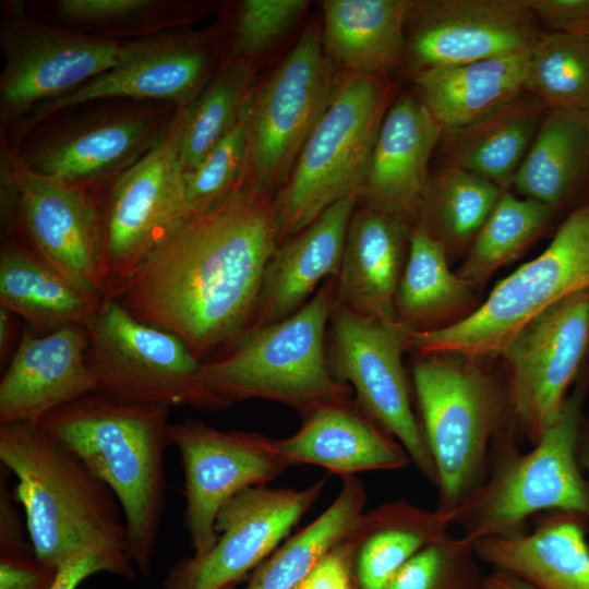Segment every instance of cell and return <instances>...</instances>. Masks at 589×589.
Returning a JSON list of instances; mask_svg holds the SVG:
<instances>
[{"instance_id":"1","label":"cell","mask_w":589,"mask_h":589,"mask_svg":"<svg viewBox=\"0 0 589 589\" xmlns=\"http://www.w3.org/2000/svg\"><path fill=\"white\" fill-rule=\"evenodd\" d=\"M275 192L247 181L175 226L106 297L178 336L203 362L250 327L279 244Z\"/></svg>"},{"instance_id":"2","label":"cell","mask_w":589,"mask_h":589,"mask_svg":"<svg viewBox=\"0 0 589 589\" xmlns=\"http://www.w3.org/2000/svg\"><path fill=\"white\" fill-rule=\"evenodd\" d=\"M170 409L94 392L56 408L36 423L113 492L123 515L128 555L145 576L151 572L166 505Z\"/></svg>"},{"instance_id":"3","label":"cell","mask_w":589,"mask_h":589,"mask_svg":"<svg viewBox=\"0 0 589 589\" xmlns=\"http://www.w3.org/2000/svg\"><path fill=\"white\" fill-rule=\"evenodd\" d=\"M0 460L17 480L12 494L43 564L58 572L87 552L129 556L113 492L36 423L0 424Z\"/></svg>"},{"instance_id":"4","label":"cell","mask_w":589,"mask_h":589,"mask_svg":"<svg viewBox=\"0 0 589 589\" xmlns=\"http://www.w3.org/2000/svg\"><path fill=\"white\" fill-rule=\"evenodd\" d=\"M411 385L431 455L437 509L456 510L485 481L494 444L516 426L495 360L413 353Z\"/></svg>"},{"instance_id":"5","label":"cell","mask_w":589,"mask_h":589,"mask_svg":"<svg viewBox=\"0 0 589 589\" xmlns=\"http://www.w3.org/2000/svg\"><path fill=\"white\" fill-rule=\"evenodd\" d=\"M334 278L325 280L296 313L276 323L249 327L201 362V383L226 407L250 399L286 405L300 414L352 397L336 378L327 356Z\"/></svg>"},{"instance_id":"6","label":"cell","mask_w":589,"mask_h":589,"mask_svg":"<svg viewBox=\"0 0 589 589\" xmlns=\"http://www.w3.org/2000/svg\"><path fill=\"white\" fill-rule=\"evenodd\" d=\"M589 369L577 376L555 421L527 453L518 444L490 459L483 484L455 512L457 526L472 541L527 531V521L545 512H568L589 520V481L577 458Z\"/></svg>"},{"instance_id":"7","label":"cell","mask_w":589,"mask_h":589,"mask_svg":"<svg viewBox=\"0 0 589 589\" xmlns=\"http://www.w3.org/2000/svg\"><path fill=\"white\" fill-rule=\"evenodd\" d=\"M396 95L385 74L346 73L275 194L279 243L299 233L327 208L361 192L382 122Z\"/></svg>"},{"instance_id":"8","label":"cell","mask_w":589,"mask_h":589,"mask_svg":"<svg viewBox=\"0 0 589 589\" xmlns=\"http://www.w3.org/2000/svg\"><path fill=\"white\" fill-rule=\"evenodd\" d=\"M585 290H589V201L569 212L544 251L501 280L469 316L437 330L406 329L408 351L496 360L531 320Z\"/></svg>"},{"instance_id":"9","label":"cell","mask_w":589,"mask_h":589,"mask_svg":"<svg viewBox=\"0 0 589 589\" xmlns=\"http://www.w3.org/2000/svg\"><path fill=\"white\" fill-rule=\"evenodd\" d=\"M84 327L97 393L170 408H227L201 383V362L178 336L136 320L113 299L105 296Z\"/></svg>"},{"instance_id":"10","label":"cell","mask_w":589,"mask_h":589,"mask_svg":"<svg viewBox=\"0 0 589 589\" xmlns=\"http://www.w3.org/2000/svg\"><path fill=\"white\" fill-rule=\"evenodd\" d=\"M408 351L406 328L357 313L333 299L327 356L338 381L407 450L420 473L435 485L434 465L411 405L402 362Z\"/></svg>"},{"instance_id":"11","label":"cell","mask_w":589,"mask_h":589,"mask_svg":"<svg viewBox=\"0 0 589 589\" xmlns=\"http://www.w3.org/2000/svg\"><path fill=\"white\" fill-rule=\"evenodd\" d=\"M335 85L322 28L310 24L252 97L244 181L275 193L284 185L327 109Z\"/></svg>"},{"instance_id":"12","label":"cell","mask_w":589,"mask_h":589,"mask_svg":"<svg viewBox=\"0 0 589 589\" xmlns=\"http://www.w3.org/2000/svg\"><path fill=\"white\" fill-rule=\"evenodd\" d=\"M589 354V290L553 304L501 351L520 440L534 445L557 418Z\"/></svg>"},{"instance_id":"13","label":"cell","mask_w":589,"mask_h":589,"mask_svg":"<svg viewBox=\"0 0 589 589\" xmlns=\"http://www.w3.org/2000/svg\"><path fill=\"white\" fill-rule=\"evenodd\" d=\"M167 442L181 458L183 522L194 556L205 554L217 541L216 518L227 502L247 489L266 485L289 468L272 437L220 430L201 420L169 423Z\"/></svg>"},{"instance_id":"14","label":"cell","mask_w":589,"mask_h":589,"mask_svg":"<svg viewBox=\"0 0 589 589\" xmlns=\"http://www.w3.org/2000/svg\"><path fill=\"white\" fill-rule=\"evenodd\" d=\"M185 216L184 168L172 125L112 187L100 220L105 294L123 284Z\"/></svg>"},{"instance_id":"15","label":"cell","mask_w":589,"mask_h":589,"mask_svg":"<svg viewBox=\"0 0 589 589\" xmlns=\"http://www.w3.org/2000/svg\"><path fill=\"white\" fill-rule=\"evenodd\" d=\"M326 480L304 489L266 485L247 489L219 510L217 541L201 556L172 565L163 589H221L255 569L289 534L321 496Z\"/></svg>"},{"instance_id":"16","label":"cell","mask_w":589,"mask_h":589,"mask_svg":"<svg viewBox=\"0 0 589 589\" xmlns=\"http://www.w3.org/2000/svg\"><path fill=\"white\" fill-rule=\"evenodd\" d=\"M543 31L525 0L412 1L406 57L416 72L530 49Z\"/></svg>"},{"instance_id":"17","label":"cell","mask_w":589,"mask_h":589,"mask_svg":"<svg viewBox=\"0 0 589 589\" xmlns=\"http://www.w3.org/2000/svg\"><path fill=\"white\" fill-rule=\"evenodd\" d=\"M12 202L28 250L82 289L105 296L100 274V217L77 184L20 164Z\"/></svg>"},{"instance_id":"18","label":"cell","mask_w":589,"mask_h":589,"mask_svg":"<svg viewBox=\"0 0 589 589\" xmlns=\"http://www.w3.org/2000/svg\"><path fill=\"white\" fill-rule=\"evenodd\" d=\"M7 44L4 109L60 97L155 47L160 40H107L52 29H21Z\"/></svg>"},{"instance_id":"19","label":"cell","mask_w":589,"mask_h":589,"mask_svg":"<svg viewBox=\"0 0 589 589\" xmlns=\"http://www.w3.org/2000/svg\"><path fill=\"white\" fill-rule=\"evenodd\" d=\"M87 349L84 326L46 335L24 329L0 381V424L37 423L56 408L96 392Z\"/></svg>"},{"instance_id":"20","label":"cell","mask_w":589,"mask_h":589,"mask_svg":"<svg viewBox=\"0 0 589 589\" xmlns=\"http://www.w3.org/2000/svg\"><path fill=\"white\" fill-rule=\"evenodd\" d=\"M301 416L300 428L273 438L278 456L290 466L315 465L340 477L396 470L411 459L404 446L353 398L320 405Z\"/></svg>"},{"instance_id":"21","label":"cell","mask_w":589,"mask_h":589,"mask_svg":"<svg viewBox=\"0 0 589 589\" xmlns=\"http://www.w3.org/2000/svg\"><path fill=\"white\" fill-rule=\"evenodd\" d=\"M442 135L443 128L418 96L395 100L380 128L358 202L413 227Z\"/></svg>"},{"instance_id":"22","label":"cell","mask_w":589,"mask_h":589,"mask_svg":"<svg viewBox=\"0 0 589 589\" xmlns=\"http://www.w3.org/2000/svg\"><path fill=\"white\" fill-rule=\"evenodd\" d=\"M357 204V196L340 200L278 244L265 267L250 327L285 320L301 309L320 285L336 277Z\"/></svg>"},{"instance_id":"23","label":"cell","mask_w":589,"mask_h":589,"mask_svg":"<svg viewBox=\"0 0 589 589\" xmlns=\"http://www.w3.org/2000/svg\"><path fill=\"white\" fill-rule=\"evenodd\" d=\"M412 226L371 206L350 219L334 300L385 323H397L395 299L406 265Z\"/></svg>"},{"instance_id":"24","label":"cell","mask_w":589,"mask_h":589,"mask_svg":"<svg viewBox=\"0 0 589 589\" xmlns=\"http://www.w3.org/2000/svg\"><path fill=\"white\" fill-rule=\"evenodd\" d=\"M532 531L476 541L480 561L539 589H589V520L568 512H545Z\"/></svg>"},{"instance_id":"25","label":"cell","mask_w":589,"mask_h":589,"mask_svg":"<svg viewBox=\"0 0 589 589\" xmlns=\"http://www.w3.org/2000/svg\"><path fill=\"white\" fill-rule=\"evenodd\" d=\"M454 517L402 498L363 512L341 541L352 589H385L417 552L449 533Z\"/></svg>"},{"instance_id":"26","label":"cell","mask_w":589,"mask_h":589,"mask_svg":"<svg viewBox=\"0 0 589 589\" xmlns=\"http://www.w3.org/2000/svg\"><path fill=\"white\" fill-rule=\"evenodd\" d=\"M513 187L555 213L589 201V109L546 111Z\"/></svg>"},{"instance_id":"27","label":"cell","mask_w":589,"mask_h":589,"mask_svg":"<svg viewBox=\"0 0 589 589\" xmlns=\"http://www.w3.org/2000/svg\"><path fill=\"white\" fill-rule=\"evenodd\" d=\"M546 111L525 92L471 123L443 131V166L467 170L507 191Z\"/></svg>"},{"instance_id":"28","label":"cell","mask_w":589,"mask_h":589,"mask_svg":"<svg viewBox=\"0 0 589 589\" xmlns=\"http://www.w3.org/2000/svg\"><path fill=\"white\" fill-rule=\"evenodd\" d=\"M410 0H326L323 49L346 73L385 74L406 58Z\"/></svg>"},{"instance_id":"29","label":"cell","mask_w":589,"mask_h":589,"mask_svg":"<svg viewBox=\"0 0 589 589\" xmlns=\"http://www.w3.org/2000/svg\"><path fill=\"white\" fill-rule=\"evenodd\" d=\"M529 51L418 71L417 96L443 131L471 123L527 92Z\"/></svg>"},{"instance_id":"30","label":"cell","mask_w":589,"mask_h":589,"mask_svg":"<svg viewBox=\"0 0 589 589\" xmlns=\"http://www.w3.org/2000/svg\"><path fill=\"white\" fill-rule=\"evenodd\" d=\"M104 294L80 288L25 245L7 244L0 254V306L46 335L85 326Z\"/></svg>"},{"instance_id":"31","label":"cell","mask_w":589,"mask_h":589,"mask_svg":"<svg viewBox=\"0 0 589 589\" xmlns=\"http://www.w3.org/2000/svg\"><path fill=\"white\" fill-rule=\"evenodd\" d=\"M476 291L450 271L443 245L421 228L412 227L395 299L396 322L412 332L448 327L478 309Z\"/></svg>"},{"instance_id":"32","label":"cell","mask_w":589,"mask_h":589,"mask_svg":"<svg viewBox=\"0 0 589 589\" xmlns=\"http://www.w3.org/2000/svg\"><path fill=\"white\" fill-rule=\"evenodd\" d=\"M205 68L202 51L161 40L80 87L43 103L35 118L105 98L183 99L196 91Z\"/></svg>"},{"instance_id":"33","label":"cell","mask_w":589,"mask_h":589,"mask_svg":"<svg viewBox=\"0 0 589 589\" xmlns=\"http://www.w3.org/2000/svg\"><path fill=\"white\" fill-rule=\"evenodd\" d=\"M503 192L480 176L442 166L430 176L413 227L438 241L448 259L465 255Z\"/></svg>"},{"instance_id":"34","label":"cell","mask_w":589,"mask_h":589,"mask_svg":"<svg viewBox=\"0 0 589 589\" xmlns=\"http://www.w3.org/2000/svg\"><path fill=\"white\" fill-rule=\"evenodd\" d=\"M365 503L363 483L354 476L341 477V489L329 506L262 562L244 589H296L342 541Z\"/></svg>"},{"instance_id":"35","label":"cell","mask_w":589,"mask_h":589,"mask_svg":"<svg viewBox=\"0 0 589 589\" xmlns=\"http://www.w3.org/2000/svg\"><path fill=\"white\" fill-rule=\"evenodd\" d=\"M549 206L504 191L479 230L457 275L481 289L503 265L519 256L552 224Z\"/></svg>"},{"instance_id":"36","label":"cell","mask_w":589,"mask_h":589,"mask_svg":"<svg viewBox=\"0 0 589 589\" xmlns=\"http://www.w3.org/2000/svg\"><path fill=\"white\" fill-rule=\"evenodd\" d=\"M251 80L245 62L226 65L173 123L184 172L196 167L235 125L252 99Z\"/></svg>"},{"instance_id":"37","label":"cell","mask_w":589,"mask_h":589,"mask_svg":"<svg viewBox=\"0 0 589 589\" xmlns=\"http://www.w3.org/2000/svg\"><path fill=\"white\" fill-rule=\"evenodd\" d=\"M527 92L546 110L589 109V35L543 32L529 51Z\"/></svg>"},{"instance_id":"38","label":"cell","mask_w":589,"mask_h":589,"mask_svg":"<svg viewBox=\"0 0 589 589\" xmlns=\"http://www.w3.org/2000/svg\"><path fill=\"white\" fill-rule=\"evenodd\" d=\"M143 120H121L88 129L47 148L31 169L50 178L77 184L117 167L147 137Z\"/></svg>"},{"instance_id":"39","label":"cell","mask_w":589,"mask_h":589,"mask_svg":"<svg viewBox=\"0 0 589 589\" xmlns=\"http://www.w3.org/2000/svg\"><path fill=\"white\" fill-rule=\"evenodd\" d=\"M476 542L450 533L408 560L385 589H484Z\"/></svg>"},{"instance_id":"40","label":"cell","mask_w":589,"mask_h":589,"mask_svg":"<svg viewBox=\"0 0 589 589\" xmlns=\"http://www.w3.org/2000/svg\"><path fill=\"white\" fill-rule=\"evenodd\" d=\"M251 103L252 99L201 163L184 172L185 218L212 207L242 182L249 154Z\"/></svg>"},{"instance_id":"41","label":"cell","mask_w":589,"mask_h":589,"mask_svg":"<svg viewBox=\"0 0 589 589\" xmlns=\"http://www.w3.org/2000/svg\"><path fill=\"white\" fill-rule=\"evenodd\" d=\"M57 572L43 564L23 534L13 494L0 484V589H50Z\"/></svg>"},{"instance_id":"42","label":"cell","mask_w":589,"mask_h":589,"mask_svg":"<svg viewBox=\"0 0 589 589\" xmlns=\"http://www.w3.org/2000/svg\"><path fill=\"white\" fill-rule=\"evenodd\" d=\"M305 0H245L237 21V45L244 53L271 46L308 9Z\"/></svg>"},{"instance_id":"43","label":"cell","mask_w":589,"mask_h":589,"mask_svg":"<svg viewBox=\"0 0 589 589\" xmlns=\"http://www.w3.org/2000/svg\"><path fill=\"white\" fill-rule=\"evenodd\" d=\"M97 573H108L132 580L135 578L136 567L127 555L87 552L64 564L57 572L50 589H77L81 582Z\"/></svg>"},{"instance_id":"44","label":"cell","mask_w":589,"mask_h":589,"mask_svg":"<svg viewBox=\"0 0 589 589\" xmlns=\"http://www.w3.org/2000/svg\"><path fill=\"white\" fill-rule=\"evenodd\" d=\"M152 5L148 0H63L58 4V12L71 21L104 23L127 20Z\"/></svg>"},{"instance_id":"45","label":"cell","mask_w":589,"mask_h":589,"mask_svg":"<svg viewBox=\"0 0 589 589\" xmlns=\"http://www.w3.org/2000/svg\"><path fill=\"white\" fill-rule=\"evenodd\" d=\"M551 32L568 31L589 22V0H525Z\"/></svg>"},{"instance_id":"46","label":"cell","mask_w":589,"mask_h":589,"mask_svg":"<svg viewBox=\"0 0 589 589\" xmlns=\"http://www.w3.org/2000/svg\"><path fill=\"white\" fill-rule=\"evenodd\" d=\"M296 589H352L341 542L322 557Z\"/></svg>"},{"instance_id":"47","label":"cell","mask_w":589,"mask_h":589,"mask_svg":"<svg viewBox=\"0 0 589 589\" xmlns=\"http://www.w3.org/2000/svg\"><path fill=\"white\" fill-rule=\"evenodd\" d=\"M484 589H539L510 574L493 570L484 578Z\"/></svg>"},{"instance_id":"48","label":"cell","mask_w":589,"mask_h":589,"mask_svg":"<svg viewBox=\"0 0 589 589\" xmlns=\"http://www.w3.org/2000/svg\"><path fill=\"white\" fill-rule=\"evenodd\" d=\"M13 313L3 306H0V361L1 364L10 356L11 342L14 332Z\"/></svg>"},{"instance_id":"49","label":"cell","mask_w":589,"mask_h":589,"mask_svg":"<svg viewBox=\"0 0 589 589\" xmlns=\"http://www.w3.org/2000/svg\"><path fill=\"white\" fill-rule=\"evenodd\" d=\"M577 458L580 468L589 473V417L584 418L580 426L577 444Z\"/></svg>"},{"instance_id":"50","label":"cell","mask_w":589,"mask_h":589,"mask_svg":"<svg viewBox=\"0 0 589 589\" xmlns=\"http://www.w3.org/2000/svg\"><path fill=\"white\" fill-rule=\"evenodd\" d=\"M568 31L569 32H578V33L589 35V22L585 23V24H581V25H578V26H575V27H573V28H570Z\"/></svg>"},{"instance_id":"51","label":"cell","mask_w":589,"mask_h":589,"mask_svg":"<svg viewBox=\"0 0 589 589\" xmlns=\"http://www.w3.org/2000/svg\"><path fill=\"white\" fill-rule=\"evenodd\" d=\"M236 585L237 584H231V585H228V586H226V587H224L221 589H235Z\"/></svg>"}]
</instances>
